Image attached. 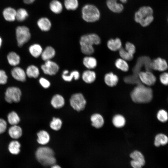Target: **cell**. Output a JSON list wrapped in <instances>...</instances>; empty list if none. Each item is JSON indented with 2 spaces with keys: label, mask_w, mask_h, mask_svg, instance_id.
Segmentation results:
<instances>
[{
  "label": "cell",
  "mask_w": 168,
  "mask_h": 168,
  "mask_svg": "<svg viewBox=\"0 0 168 168\" xmlns=\"http://www.w3.org/2000/svg\"><path fill=\"white\" fill-rule=\"evenodd\" d=\"M107 46L111 50L115 51L119 50L122 47V43L119 38L109 40L107 43Z\"/></svg>",
  "instance_id": "cell-21"
},
{
  "label": "cell",
  "mask_w": 168,
  "mask_h": 168,
  "mask_svg": "<svg viewBox=\"0 0 168 168\" xmlns=\"http://www.w3.org/2000/svg\"><path fill=\"white\" fill-rule=\"evenodd\" d=\"M130 165L133 168H142L143 166L139 162L133 160L130 161Z\"/></svg>",
  "instance_id": "cell-47"
},
{
  "label": "cell",
  "mask_w": 168,
  "mask_h": 168,
  "mask_svg": "<svg viewBox=\"0 0 168 168\" xmlns=\"http://www.w3.org/2000/svg\"><path fill=\"white\" fill-rule=\"evenodd\" d=\"M62 124V121L60 119L54 117L50 124V126L52 129L58 131L61 128Z\"/></svg>",
  "instance_id": "cell-39"
},
{
  "label": "cell",
  "mask_w": 168,
  "mask_h": 168,
  "mask_svg": "<svg viewBox=\"0 0 168 168\" xmlns=\"http://www.w3.org/2000/svg\"><path fill=\"white\" fill-rule=\"evenodd\" d=\"M151 60L149 57L147 56L139 58L133 69V74L132 75L125 77L124 79L125 82L128 84H136L137 85L141 84L138 77V74L140 72L141 68L144 66L146 70L151 71L150 63Z\"/></svg>",
  "instance_id": "cell-2"
},
{
  "label": "cell",
  "mask_w": 168,
  "mask_h": 168,
  "mask_svg": "<svg viewBox=\"0 0 168 168\" xmlns=\"http://www.w3.org/2000/svg\"></svg>",
  "instance_id": "cell-51"
},
{
  "label": "cell",
  "mask_w": 168,
  "mask_h": 168,
  "mask_svg": "<svg viewBox=\"0 0 168 168\" xmlns=\"http://www.w3.org/2000/svg\"><path fill=\"white\" fill-rule=\"evenodd\" d=\"M127 0H107L106 4L110 10L113 12L119 13L124 8L122 3L127 2Z\"/></svg>",
  "instance_id": "cell-11"
},
{
  "label": "cell",
  "mask_w": 168,
  "mask_h": 168,
  "mask_svg": "<svg viewBox=\"0 0 168 168\" xmlns=\"http://www.w3.org/2000/svg\"><path fill=\"white\" fill-rule=\"evenodd\" d=\"M83 63L84 66L89 69L94 68L97 65L96 59L91 56L85 57L83 60Z\"/></svg>",
  "instance_id": "cell-28"
},
{
  "label": "cell",
  "mask_w": 168,
  "mask_h": 168,
  "mask_svg": "<svg viewBox=\"0 0 168 168\" xmlns=\"http://www.w3.org/2000/svg\"><path fill=\"white\" fill-rule=\"evenodd\" d=\"M7 58L9 63L12 66H16L20 63V57L15 52H10L8 54Z\"/></svg>",
  "instance_id": "cell-27"
},
{
  "label": "cell",
  "mask_w": 168,
  "mask_h": 168,
  "mask_svg": "<svg viewBox=\"0 0 168 168\" xmlns=\"http://www.w3.org/2000/svg\"><path fill=\"white\" fill-rule=\"evenodd\" d=\"M8 133L10 136L14 139L20 138L22 134L21 128L17 125H12L8 129Z\"/></svg>",
  "instance_id": "cell-15"
},
{
  "label": "cell",
  "mask_w": 168,
  "mask_h": 168,
  "mask_svg": "<svg viewBox=\"0 0 168 168\" xmlns=\"http://www.w3.org/2000/svg\"><path fill=\"white\" fill-rule=\"evenodd\" d=\"M70 103L71 106L74 110L80 111L85 108L86 101L82 94L77 93L72 96Z\"/></svg>",
  "instance_id": "cell-9"
},
{
  "label": "cell",
  "mask_w": 168,
  "mask_h": 168,
  "mask_svg": "<svg viewBox=\"0 0 168 168\" xmlns=\"http://www.w3.org/2000/svg\"><path fill=\"white\" fill-rule=\"evenodd\" d=\"M112 123L115 127L118 128H121L125 125V119L122 115L117 114L113 118Z\"/></svg>",
  "instance_id": "cell-34"
},
{
  "label": "cell",
  "mask_w": 168,
  "mask_h": 168,
  "mask_svg": "<svg viewBox=\"0 0 168 168\" xmlns=\"http://www.w3.org/2000/svg\"><path fill=\"white\" fill-rule=\"evenodd\" d=\"M130 156L132 160L139 162L143 166L145 165V160L144 157L142 153L139 151H134L130 153Z\"/></svg>",
  "instance_id": "cell-33"
},
{
  "label": "cell",
  "mask_w": 168,
  "mask_h": 168,
  "mask_svg": "<svg viewBox=\"0 0 168 168\" xmlns=\"http://www.w3.org/2000/svg\"><path fill=\"white\" fill-rule=\"evenodd\" d=\"M51 167V168H61L60 166L55 164L53 165Z\"/></svg>",
  "instance_id": "cell-49"
},
{
  "label": "cell",
  "mask_w": 168,
  "mask_h": 168,
  "mask_svg": "<svg viewBox=\"0 0 168 168\" xmlns=\"http://www.w3.org/2000/svg\"><path fill=\"white\" fill-rule=\"evenodd\" d=\"M91 125L96 128H100L104 124V119L102 116L98 113L92 114L91 117Z\"/></svg>",
  "instance_id": "cell-19"
},
{
  "label": "cell",
  "mask_w": 168,
  "mask_h": 168,
  "mask_svg": "<svg viewBox=\"0 0 168 168\" xmlns=\"http://www.w3.org/2000/svg\"><path fill=\"white\" fill-rule=\"evenodd\" d=\"M168 143V138L165 134L162 133L157 134L155 137L154 145L156 147L161 145L164 146Z\"/></svg>",
  "instance_id": "cell-29"
},
{
  "label": "cell",
  "mask_w": 168,
  "mask_h": 168,
  "mask_svg": "<svg viewBox=\"0 0 168 168\" xmlns=\"http://www.w3.org/2000/svg\"><path fill=\"white\" fill-rule=\"evenodd\" d=\"M8 77L5 71L0 70V84L3 85L7 83Z\"/></svg>",
  "instance_id": "cell-44"
},
{
  "label": "cell",
  "mask_w": 168,
  "mask_h": 168,
  "mask_svg": "<svg viewBox=\"0 0 168 168\" xmlns=\"http://www.w3.org/2000/svg\"><path fill=\"white\" fill-rule=\"evenodd\" d=\"M55 54V51L54 49L52 47L48 46L43 50L41 56L43 60L46 61L50 60L53 58Z\"/></svg>",
  "instance_id": "cell-22"
},
{
  "label": "cell",
  "mask_w": 168,
  "mask_h": 168,
  "mask_svg": "<svg viewBox=\"0 0 168 168\" xmlns=\"http://www.w3.org/2000/svg\"><path fill=\"white\" fill-rule=\"evenodd\" d=\"M2 39L1 38V37H0V48L2 44Z\"/></svg>",
  "instance_id": "cell-50"
},
{
  "label": "cell",
  "mask_w": 168,
  "mask_h": 168,
  "mask_svg": "<svg viewBox=\"0 0 168 168\" xmlns=\"http://www.w3.org/2000/svg\"><path fill=\"white\" fill-rule=\"evenodd\" d=\"M82 77L84 82L87 83H91L95 81L96 74L93 71L87 70L83 72Z\"/></svg>",
  "instance_id": "cell-25"
},
{
  "label": "cell",
  "mask_w": 168,
  "mask_h": 168,
  "mask_svg": "<svg viewBox=\"0 0 168 168\" xmlns=\"http://www.w3.org/2000/svg\"><path fill=\"white\" fill-rule=\"evenodd\" d=\"M54 154L53 150L50 148L46 147H39L35 153L37 161L45 166H52L55 164L56 160L54 157Z\"/></svg>",
  "instance_id": "cell-4"
},
{
  "label": "cell",
  "mask_w": 168,
  "mask_h": 168,
  "mask_svg": "<svg viewBox=\"0 0 168 168\" xmlns=\"http://www.w3.org/2000/svg\"><path fill=\"white\" fill-rule=\"evenodd\" d=\"M115 65L117 68L123 72H127L129 69V66L126 61L122 58L116 59Z\"/></svg>",
  "instance_id": "cell-35"
},
{
  "label": "cell",
  "mask_w": 168,
  "mask_h": 168,
  "mask_svg": "<svg viewBox=\"0 0 168 168\" xmlns=\"http://www.w3.org/2000/svg\"><path fill=\"white\" fill-rule=\"evenodd\" d=\"M2 14L6 20L13 21L16 19V11L13 8L7 7L3 10Z\"/></svg>",
  "instance_id": "cell-16"
},
{
  "label": "cell",
  "mask_w": 168,
  "mask_h": 168,
  "mask_svg": "<svg viewBox=\"0 0 168 168\" xmlns=\"http://www.w3.org/2000/svg\"><path fill=\"white\" fill-rule=\"evenodd\" d=\"M100 42V37L96 34L91 33L82 35L80 40L82 53L87 55H91L94 51L93 45L99 44Z\"/></svg>",
  "instance_id": "cell-3"
},
{
  "label": "cell",
  "mask_w": 168,
  "mask_h": 168,
  "mask_svg": "<svg viewBox=\"0 0 168 168\" xmlns=\"http://www.w3.org/2000/svg\"><path fill=\"white\" fill-rule=\"evenodd\" d=\"M7 119L8 123L12 125H17L20 121L19 116L14 111H12L8 114Z\"/></svg>",
  "instance_id": "cell-31"
},
{
  "label": "cell",
  "mask_w": 168,
  "mask_h": 168,
  "mask_svg": "<svg viewBox=\"0 0 168 168\" xmlns=\"http://www.w3.org/2000/svg\"><path fill=\"white\" fill-rule=\"evenodd\" d=\"M138 77L141 82L148 86L154 85L156 81V77L149 71H140Z\"/></svg>",
  "instance_id": "cell-10"
},
{
  "label": "cell",
  "mask_w": 168,
  "mask_h": 168,
  "mask_svg": "<svg viewBox=\"0 0 168 168\" xmlns=\"http://www.w3.org/2000/svg\"><path fill=\"white\" fill-rule=\"evenodd\" d=\"M37 25L39 28L44 31L49 30L51 26L50 20L47 17H42L37 21Z\"/></svg>",
  "instance_id": "cell-17"
},
{
  "label": "cell",
  "mask_w": 168,
  "mask_h": 168,
  "mask_svg": "<svg viewBox=\"0 0 168 168\" xmlns=\"http://www.w3.org/2000/svg\"><path fill=\"white\" fill-rule=\"evenodd\" d=\"M119 80L118 76L110 72L106 74L104 77V81L105 84L110 87H113L117 84Z\"/></svg>",
  "instance_id": "cell-18"
},
{
  "label": "cell",
  "mask_w": 168,
  "mask_h": 168,
  "mask_svg": "<svg viewBox=\"0 0 168 168\" xmlns=\"http://www.w3.org/2000/svg\"><path fill=\"white\" fill-rule=\"evenodd\" d=\"M160 80L163 85H168V73L164 72L162 73L160 76Z\"/></svg>",
  "instance_id": "cell-43"
},
{
  "label": "cell",
  "mask_w": 168,
  "mask_h": 168,
  "mask_svg": "<svg viewBox=\"0 0 168 168\" xmlns=\"http://www.w3.org/2000/svg\"><path fill=\"white\" fill-rule=\"evenodd\" d=\"M29 51L32 56L35 58H38L42 53L43 49L41 46L38 44L31 45L29 48Z\"/></svg>",
  "instance_id": "cell-30"
},
{
  "label": "cell",
  "mask_w": 168,
  "mask_h": 168,
  "mask_svg": "<svg viewBox=\"0 0 168 168\" xmlns=\"http://www.w3.org/2000/svg\"><path fill=\"white\" fill-rule=\"evenodd\" d=\"M64 4L65 8L68 10H75L79 5L78 0H64Z\"/></svg>",
  "instance_id": "cell-36"
},
{
  "label": "cell",
  "mask_w": 168,
  "mask_h": 168,
  "mask_svg": "<svg viewBox=\"0 0 168 168\" xmlns=\"http://www.w3.org/2000/svg\"><path fill=\"white\" fill-rule=\"evenodd\" d=\"M24 3L26 4H30L33 3L35 0H23Z\"/></svg>",
  "instance_id": "cell-48"
},
{
  "label": "cell",
  "mask_w": 168,
  "mask_h": 168,
  "mask_svg": "<svg viewBox=\"0 0 168 168\" xmlns=\"http://www.w3.org/2000/svg\"><path fill=\"white\" fill-rule=\"evenodd\" d=\"M28 16L27 11L24 8H20L16 11V19L19 21H23Z\"/></svg>",
  "instance_id": "cell-37"
},
{
  "label": "cell",
  "mask_w": 168,
  "mask_h": 168,
  "mask_svg": "<svg viewBox=\"0 0 168 168\" xmlns=\"http://www.w3.org/2000/svg\"><path fill=\"white\" fill-rule=\"evenodd\" d=\"M168 68V64L166 60L159 57L151 60L150 64L151 70L164 71L166 70Z\"/></svg>",
  "instance_id": "cell-13"
},
{
  "label": "cell",
  "mask_w": 168,
  "mask_h": 168,
  "mask_svg": "<svg viewBox=\"0 0 168 168\" xmlns=\"http://www.w3.org/2000/svg\"><path fill=\"white\" fill-rule=\"evenodd\" d=\"M51 104L54 108L59 109L63 106L65 104V100L62 96L56 94L52 98Z\"/></svg>",
  "instance_id": "cell-20"
},
{
  "label": "cell",
  "mask_w": 168,
  "mask_h": 168,
  "mask_svg": "<svg viewBox=\"0 0 168 168\" xmlns=\"http://www.w3.org/2000/svg\"><path fill=\"white\" fill-rule=\"evenodd\" d=\"M119 53L121 58L126 61L131 60L133 58V55L130 54L122 47L119 50Z\"/></svg>",
  "instance_id": "cell-40"
},
{
  "label": "cell",
  "mask_w": 168,
  "mask_h": 168,
  "mask_svg": "<svg viewBox=\"0 0 168 168\" xmlns=\"http://www.w3.org/2000/svg\"><path fill=\"white\" fill-rule=\"evenodd\" d=\"M21 91L18 87H9L5 92V100L9 104L17 103L21 100Z\"/></svg>",
  "instance_id": "cell-7"
},
{
  "label": "cell",
  "mask_w": 168,
  "mask_h": 168,
  "mask_svg": "<svg viewBox=\"0 0 168 168\" xmlns=\"http://www.w3.org/2000/svg\"><path fill=\"white\" fill-rule=\"evenodd\" d=\"M157 117L159 121L164 123L168 120V114L166 110L161 109L158 111L157 114Z\"/></svg>",
  "instance_id": "cell-41"
},
{
  "label": "cell",
  "mask_w": 168,
  "mask_h": 168,
  "mask_svg": "<svg viewBox=\"0 0 168 168\" xmlns=\"http://www.w3.org/2000/svg\"><path fill=\"white\" fill-rule=\"evenodd\" d=\"M79 77V73L77 71L72 72L69 75L65 74H63L62 75V77L63 80L67 82H70L73 78L75 80H77Z\"/></svg>",
  "instance_id": "cell-38"
},
{
  "label": "cell",
  "mask_w": 168,
  "mask_h": 168,
  "mask_svg": "<svg viewBox=\"0 0 168 168\" xmlns=\"http://www.w3.org/2000/svg\"><path fill=\"white\" fill-rule=\"evenodd\" d=\"M41 68L45 74L53 75L58 72L59 67L55 62L49 60L45 61V63L41 65Z\"/></svg>",
  "instance_id": "cell-12"
},
{
  "label": "cell",
  "mask_w": 168,
  "mask_h": 168,
  "mask_svg": "<svg viewBox=\"0 0 168 168\" xmlns=\"http://www.w3.org/2000/svg\"><path fill=\"white\" fill-rule=\"evenodd\" d=\"M49 7L53 13L58 14L62 12L63 6L61 2L58 0H53L50 3Z\"/></svg>",
  "instance_id": "cell-24"
},
{
  "label": "cell",
  "mask_w": 168,
  "mask_h": 168,
  "mask_svg": "<svg viewBox=\"0 0 168 168\" xmlns=\"http://www.w3.org/2000/svg\"><path fill=\"white\" fill-rule=\"evenodd\" d=\"M11 73L12 77L17 81L24 82L26 80V73L23 69L20 67H14L12 69Z\"/></svg>",
  "instance_id": "cell-14"
},
{
  "label": "cell",
  "mask_w": 168,
  "mask_h": 168,
  "mask_svg": "<svg viewBox=\"0 0 168 168\" xmlns=\"http://www.w3.org/2000/svg\"><path fill=\"white\" fill-rule=\"evenodd\" d=\"M39 82L41 86L44 88H47L50 86V83L46 79L41 77L39 79Z\"/></svg>",
  "instance_id": "cell-46"
},
{
  "label": "cell",
  "mask_w": 168,
  "mask_h": 168,
  "mask_svg": "<svg viewBox=\"0 0 168 168\" xmlns=\"http://www.w3.org/2000/svg\"><path fill=\"white\" fill-rule=\"evenodd\" d=\"M37 142L41 145H45L48 143L50 139V136L46 131L42 130L40 131L37 133Z\"/></svg>",
  "instance_id": "cell-23"
},
{
  "label": "cell",
  "mask_w": 168,
  "mask_h": 168,
  "mask_svg": "<svg viewBox=\"0 0 168 168\" xmlns=\"http://www.w3.org/2000/svg\"><path fill=\"white\" fill-rule=\"evenodd\" d=\"M153 10L149 6H143L140 7L135 13L134 20L143 27L149 25L153 21Z\"/></svg>",
  "instance_id": "cell-5"
},
{
  "label": "cell",
  "mask_w": 168,
  "mask_h": 168,
  "mask_svg": "<svg viewBox=\"0 0 168 168\" xmlns=\"http://www.w3.org/2000/svg\"><path fill=\"white\" fill-rule=\"evenodd\" d=\"M26 75L29 77L36 78L39 75V71L38 68L34 65H31L28 66L26 71Z\"/></svg>",
  "instance_id": "cell-32"
},
{
  "label": "cell",
  "mask_w": 168,
  "mask_h": 168,
  "mask_svg": "<svg viewBox=\"0 0 168 168\" xmlns=\"http://www.w3.org/2000/svg\"><path fill=\"white\" fill-rule=\"evenodd\" d=\"M21 145L17 140H14L10 142L8 146V149L12 154L17 155L20 152Z\"/></svg>",
  "instance_id": "cell-26"
},
{
  "label": "cell",
  "mask_w": 168,
  "mask_h": 168,
  "mask_svg": "<svg viewBox=\"0 0 168 168\" xmlns=\"http://www.w3.org/2000/svg\"><path fill=\"white\" fill-rule=\"evenodd\" d=\"M82 19L87 22H94L98 21L100 17V13L98 9L94 5L86 4L82 9Z\"/></svg>",
  "instance_id": "cell-6"
},
{
  "label": "cell",
  "mask_w": 168,
  "mask_h": 168,
  "mask_svg": "<svg viewBox=\"0 0 168 168\" xmlns=\"http://www.w3.org/2000/svg\"><path fill=\"white\" fill-rule=\"evenodd\" d=\"M132 100L137 103H145L150 102L153 97L152 89L142 84L137 85L130 94Z\"/></svg>",
  "instance_id": "cell-1"
},
{
  "label": "cell",
  "mask_w": 168,
  "mask_h": 168,
  "mask_svg": "<svg viewBox=\"0 0 168 168\" xmlns=\"http://www.w3.org/2000/svg\"><path fill=\"white\" fill-rule=\"evenodd\" d=\"M6 121L3 119L0 118V134L4 133L7 128Z\"/></svg>",
  "instance_id": "cell-45"
},
{
  "label": "cell",
  "mask_w": 168,
  "mask_h": 168,
  "mask_svg": "<svg viewBox=\"0 0 168 168\" xmlns=\"http://www.w3.org/2000/svg\"><path fill=\"white\" fill-rule=\"evenodd\" d=\"M16 39L19 47L22 46L30 39L31 34L29 29L25 26L17 27L16 30Z\"/></svg>",
  "instance_id": "cell-8"
},
{
  "label": "cell",
  "mask_w": 168,
  "mask_h": 168,
  "mask_svg": "<svg viewBox=\"0 0 168 168\" xmlns=\"http://www.w3.org/2000/svg\"><path fill=\"white\" fill-rule=\"evenodd\" d=\"M125 49L133 55L136 51V48L134 45L129 42H127L126 43Z\"/></svg>",
  "instance_id": "cell-42"
}]
</instances>
